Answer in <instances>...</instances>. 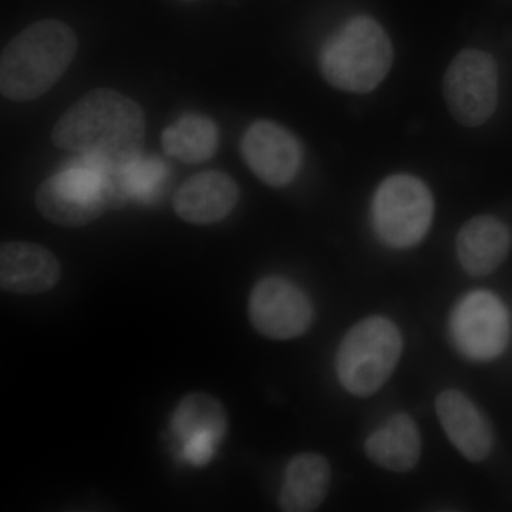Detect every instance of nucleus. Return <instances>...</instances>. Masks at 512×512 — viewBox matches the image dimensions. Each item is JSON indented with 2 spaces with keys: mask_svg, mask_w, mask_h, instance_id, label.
<instances>
[{
  "mask_svg": "<svg viewBox=\"0 0 512 512\" xmlns=\"http://www.w3.org/2000/svg\"><path fill=\"white\" fill-rule=\"evenodd\" d=\"M437 416L448 440L467 460L483 461L493 450V433L466 394L444 390L436 399Z\"/></svg>",
  "mask_w": 512,
  "mask_h": 512,
  "instance_id": "obj_14",
  "label": "nucleus"
},
{
  "mask_svg": "<svg viewBox=\"0 0 512 512\" xmlns=\"http://www.w3.org/2000/svg\"><path fill=\"white\" fill-rule=\"evenodd\" d=\"M171 429L181 457L192 467L207 466L227 430L224 406L210 394H188L175 409Z\"/></svg>",
  "mask_w": 512,
  "mask_h": 512,
  "instance_id": "obj_10",
  "label": "nucleus"
},
{
  "mask_svg": "<svg viewBox=\"0 0 512 512\" xmlns=\"http://www.w3.org/2000/svg\"><path fill=\"white\" fill-rule=\"evenodd\" d=\"M62 278V266L49 249L33 242L10 241L0 248V286L15 295L52 291Z\"/></svg>",
  "mask_w": 512,
  "mask_h": 512,
  "instance_id": "obj_12",
  "label": "nucleus"
},
{
  "mask_svg": "<svg viewBox=\"0 0 512 512\" xmlns=\"http://www.w3.org/2000/svg\"><path fill=\"white\" fill-rule=\"evenodd\" d=\"M433 214V195L413 175L386 178L373 197V227L384 244L392 248L406 249L419 244L429 231Z\"/></svg>",
  "mask_w": 512,
  "mask_h": 512,
  "instance_id": "obj_6",
  "label": "nucleus"
},
{
  "mask_svg": "<svg viewBox=\"0 0 512 512\" xmlns=\"http://www.w3.org/2000/svg\"><path fill=\"white\" fill-rule=\"evenodd\" d=\"M144 133L146 119L136 101L116 90L96 89L60 117L52 141L60 150L120 168L140 156Z\"/></svg>",
  "mask_w": 512,
  "mask_h": 512,
  "instance_id": "obj_1",
  "label": "nucleus"
},
{
  "mask_svg": "<svg viewBox=\"0 0 512 512\" xmlns=\"http://www.w3.org/2000/svg\"><path fill=\"white\" fill-rule=\"evenodd\" d=\"M403 352V338L392 320L372 316L357 323L340 343L336 367L340 384L356 397L382 389Z\"/></svg>",
  "mask_w": 512,
  "mask_h": 512,
  "instance_id": "obj_5",
  "label": "nucleus"
},
{
  "mask_svg": "<svg viewBox=\"0 0 512 512\" xmlns=\"http://www.w3.org/2000/svg\"><path fill=\"white\" fill-rule=\"evenodd\" d=\"M239 200V188L227 173L204 171L192 175L174 197L178 217L194 225H210L227 218Z\"/></svg>",
  "mask_w": 512,
  "mask_h": 512,
  "instance_id": "obj_13",
  "label": "nucleus"
},
{
  "mask_svg": "<svg viewBox=\"0 0 512 512\" xmlns=\"http://www.w3.org/2000/svg\"><path fill=\"white\" fill-rule=\"evenodd\" d=\"M447 109L457 123L483 126L498 104V67L490 53L463 50L447 67L443 79Z\"/></svg>",
  "mask_w": 512,
  "mask_h": 512,
  "instance_id": "obj_7",
  "label": "nucleus"
},
{
  "mask_svg": "<svg viewBox=\"0 0 512 512\" xmlns=\"http://www.w3.org/2000/svg\"><path fill=\"white\" fill-rule=\"evenodd\" d=\"M126 202L120 168L82 156L47 178L36 192L40 214L64 228L92 224Z\"/></svg>",
  "mask_w": 512,
  "mask_h": 512,
  "instance_id": "obj_3",
  "label": "nucleus"
},
{
  "mask_svg": "<svg viewBox=\"0 0 512 512\" xmlns=\"http://www.w3.org/2000/svg\"><path fill=\"white\" fill-rule=\"evenodd\" d=\"M330 466L325 457L316 453H301L289 461L279 505L286 512L318 510L328 495Z\"/></svg>",
  "mask_w": 512,
  "mask_h": 512,
  "instance_id": "obj_16",
  "label": "nucleus"
},
{
  "mask_svg": "<svg viewBox=\"0 0 512 512\" xmlns=\"http://www.w3.org/2000/svg\"><path fill=\"white\" fill-rule=\"evenodd\" d=\"M451 333L464 356L493 360L504 352L510 338L507 309L494 293H468L451 316Z\"/></svg>",
  "mask_w": 512,
  "mask_h": 512,
  "instance_id": "obj_9",
  "label": "nucleus"
},
{
  "mask_svg": "<svg viewBox=\"0 0 512 512\" xmlns=\"http://www.w3.org/2000/svg\"><path fill=\"white\" fill-rule=\"evenodd\" d=\"M365 450L377 466L394 473H406L420 460L419 429L409 414H396L367 439Z\"/></svg>",
  "mask_w": 512,
  "mask_h": 512,
  "instance_id": "obj_17",
  "label": "nucleus"
},
{
  "mask_svg": "<svg viewBox=\"0 0 512 512\" xmlns=\"http://www.w3.org/2000/svg\"><path fill=\"white\" fill-rule=\"evenodd\" d=\"M170 170L158 157L138 156L120 167V183L124 197L138 204H154L163 197Z\"/></svg>",
  "mask_w": 512,
  "mask_h": 512,
  "instance_id": "obj_19",
  "label": "nucleus"
},
{
  "mask_svg": "<svg viewBox=\"0 0 512 512\" xmlns=\"http://www.w3.org/2000/svg\"><path fill=\"white\" fill-rule=\"evenodd\" d=\"M252 326L272 340L299 338L313 322V306L301 288L282 276L262 279L249 295Z\"/></svg>",
  "mask_w": 512,
  "mask_h": 512,
  "instance_id": "obj_8",
  "label": "nucleus"
},
{
  "mask_svg": "<svg viewBox=\"0 0 512 512\" xmlns=\"http://www.w3.org/2000/svg\"><path fill=\"white\" fill-rule=\"evenodd\" d=\"M319 64L330 86L342 92L370 93L390 72L392 42L375 19L356 16L326 40Z\"/></svg>",
  "mask_w": 512,
  "mask_h": 512,
  "instance_id": "obj_4",
  "label": "nucleus"
},
{
  "mask_svg": "<svg viewBox=\"0 0 512 512\" xmlns=\"http://www.w3.org/2000/svg\"><path fill=\"white\" fill-rule=\"evenodd\" d=\"M161 143L167 156L184 164H201L214 157L220 133L214 121L201 114H185L163 131Z\"/></svg>",
  "mask_w": 512,
  "mask_h": 512,
  "instance_id": "obj_18",
  "label": "nucleus"
},
{
  "mask_svg": "<svg viewBox=\"0 0 512 512\" xmlns=\"http://www.w3.org/2000/svg\"><path fill=\"white\" fill-rule=\"evenodd\" d=\"M511 248L510 229L491 215L471 218L457 235V258L471 276H487L494 272Z\"/></svg>",
  "mask_w": 512,
  "mask_h": 512,
  "instance_id": "obj_15",
  "label": "nucleus"
},
{
  "mask_svg": "<svg viewBox=\"0 0 512 512\" xmlns=\"http://www.w3.org/2000/svg\"><path fill=\"white\" fill-rule=\"evenodd\" d=\"M77 37L66 23L47 19L13 37L0 60V90L6 99L30 101L52 89L72 64Z\"/></svg>",
  "mask_w": 512,
  "mask_h": 512,
  "instance_id": "obj_2",
  "label": "nucleus"
},
{
  "mask_svg": "<svg viewBox=\"0 0 512 512\" xmlns=\"http://www.w3.org/2000/svg\"><path fill=\"white\" fill-rule=\"evenodd\" d=\"M242 157L252 173L271 187L292 183L302 165V147L291 131L274 121L249 126L241 141Z\"/></svg>",
  "mask_w": 512,
  "mask_h": 512,
  "instance_id": "obj_11",
  "label": "nucleus"
}]
</instances>
